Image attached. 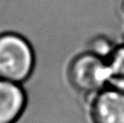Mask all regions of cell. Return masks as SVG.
Masks as SVG:
<instances>
[{
    "mask_svg": "<svg viewBox=\"0 0 124 123\" xmlns=\"http://www.w3.org/2000/svg\"><path fill=\"white\" fill-rule=\"evenodd\" d=\"M106 60L109 86L124 92V43L114 46Z\"/></svg>",
    "mask_w": 124,
    "mask_h": 123,
    "instance_id": "cell-5",
    "label": "cell"
},
{
    "mask_svg": "<svg viewBox=\"0 0 124 123\" xmlns=\"http://www.w3.org/2000/svg\"><path fill=\"white\" fill-rule=\"evenodd\" d=\"M92 123H124V92L107 86L89 101Z\"/></svg>",
    "mask_w": 124,
    "mask_h": 123,
    "instance_id": "cell-3",
    "label": "cell"
},
{
    "mask_svg": "<svg viewBox=\"0 0 124 123\" xmlns=\"http://www.w3.org/2000/svg\"><path fill=\"white\" fill-rule=\"evenodd\" d=\"M71 86L86 97H92L108 84V67L106 58L88 51L73 58L68 68Z\"/></svg>",
    "mask_w": 124,
    "mask_h": 123,
    "instance_id": "cell-2",
    "label": "cell"
},
{
    "mask_svg": "<svg viewBox=\"0 0 124 123\" xmlns=\"http://www.w3.org/2000/svg\"><path fill=\"white\" fill-rule=\"evenodd\" d=\"M36 57L24 36L8 32L0 34V78L22 84L31 77Z\"/></svg>",
    "mask_w": 124,
    "mask_h": 123,
    "instance_id": "cell-1",
    "label": "cell"
},
{
    "mask_svg": "<svg viewBox=\"0 0 124 123\" xmlns=\"http://www.w3.org/2000/svg\"><path fill=\"white\" fill-rule=\"evenodd\" d=\"M114 46L116 45H113V44L110 40H108L107 38L101 37V38L94 39V43H93L89 50L95 52V54H99V56L103 57V58H107V57L109 56V54L111 52V50L113 49Z\"/></svg>",
    "mask_w": 124,
    "mask_h": 123,
    "instance_id": "cell-6",
    "label": "cell"
},
{
    "mask_svg": "<svg viewBox=\"0 0 124 123\" xmlns=\"http://www.w3.org/2000/svg\"><path fill=\"white\" fill-rule=\"evenodd\" d=\"M123 13H124V6H123Z\"/></svg>",
    "mask_w": 124,
    "mask_h": 123,
    "instance_id": "cell-7",
    "label": "cell"
},
{
    "mask_svg": "<svg viewBox=\"0 0 124 123\" xmlns=\"http://www.w3.org/2000/svg\"><path fill=\"white\" fill-rule=\"evenodd\" d=\"M27 105L22 84L0 78V123H16Z\"/></svg>",
    "mask_w": 124,
    "mask_h": 123,
    "instance_id": "cell-4",
    "label": "cell"
}]
</instances>
